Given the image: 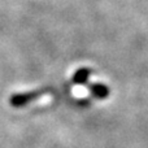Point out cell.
<instances>
[{
    "mask_svg": "<svg viewBox=\"0 0 148 148\" xmlns=\"http://www.w3.org/2000/svg\"><path fill=\"white\" fill-rule=\"evenodd\" d=\"M90 90H91V92L95 96L100 97V99H104V97H107L108 95H109V90H108L104 84H91Z\"/></svg>",
    "mask_w": 148,
    "mask_h": 148,
    "instance_id": "7a4b0ae2",
    "label": "cell"
},
{
    "mask_svg": "<svg viewBox=\"0 0 148 148\" xmlns=\"http://www.w3.org/2000/svg\"><path fill=\"white\" fill-rule=\"evenodd\" d=\"M47 94H48V92L44 91V90H42V91L23 92V94H16V95H12L9 103L12 107L20 108V107H23V105L29 104V103L34 101V100L40 99L42 96H44V95H47Z\"/></svg>",
    "mask_w": 148,
    "mask_h": 148,
    "instance_id": "6da1fadb",
    "label": "cell"
},
{
    "mask_svg": "<svg viewBox=\"0 0 148 148\" xmlns=\"http://www.w3.org/2000/svg\"><path fill=\"white\" fill-rule=\"evenodd\" d=\"M88 75H90V70L81 69L75 73V75H74V82H75V83H83Z\"/></svg>",
    "mask_w": 148,
    "mask_h": 148,
    "instance_id": "3957f363",
    "label": "cell"
}]
</instances>
